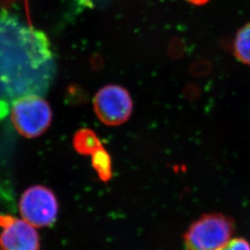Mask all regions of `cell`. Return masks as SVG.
<instances>
[{"mask_svg":"<svg viewBox=\"0 0 250 250\" xmlns=\"http://www.w3.org/2000/svg\"><path fill=\"white\" fill-rule=\"evenodd\" d=\"M188 2H191L193 4L202 5L204 4L206 2H208L209 0H187Z\"/></svg>","mask_w":250,"mask_h":250,"instance_id":"cell-12","label":"cell"},{"mask_svg":"<svg viewBox=\"0 0 250 250\" xmlns=\"http://www.w3.org/2000/svg\"><path fill=\"white\" fill-rule=\"evenodd\" d=\"M16 0H0V4L8 6V5L12 4V2H14Z\"/></svg>","mask_w":250,"mask_h":250,"instance_id":"cell-13","label":"cell"},{"mask_svg":"<svg viewBox=\"0 0 250 250\" xmlns=\"http://www.w3.org/2000/svg\"><path fill=\"white\" fill-rule=\"evenodd\" d=\"M234 55L242 63L250 66V23L236 33L233 42Z\"/></svg>","mask_w":250,"mask_h":250,"instance_id":"cell-8","label":"cell"},{"mask_svg":"<svg viewBox=\"0 0 250 250\" xmlns=\"http://www.w3.org/2000/svg\"><path fill=\"white\" fill-rule=\"evenodd\" d=\"M217 250H250V244L245 239H232Z\"/></svg>","mask_w":250,"mask_h":250,"instance_id":"cell-10","label":"cell"},{"mask_svg":"<svg viewBox=\"0 0 250 250\" xmlns=\"http://www.w3.org/2000/svg\"><path fill=\"white\" fill-rule=\"evenodd\" d=\"M50 43L42 31L0 14V106L26 95L47 92L55 76Z\"/></svg>","mask_w":250,"mask_h":250,"instance_id":"cell-1","label":"cell"},{"mask_svg":"<svg viewBox=\"0 0 250 250\" xmlns=\"http://www.w3.org/2000/svg\"><path fill=\"white\" fill-rule=\"evenodd\" d=\"M19 209L25 221L36 228H44L55 222L59 205L51 189L35 186L28 188L21 196Z\"/></svg>","mask_w":250,"mask_h":250,"instance_id":"cell-4","label":"cell"},{"mask_svg":"<svg viewBox=\"0 0 250 250\" xmlns=\"http://www.w3.org/2000/svg\"><path fill=\"white\" fill-rule=\"evenodd\" d=\"M94 1L95 0H75L77 7H80L81 9L92 7V5L94 4Z\"/></svg>","mask_w":250,"mask_h":250,"instance_id":"cell-11","label":"cell"},{"mask_svg":"<svg viewBox=\"0 0 250 250\" xmlns=\"http://www.w3.org/2000/svg\"><path fill=\"white\" fill-rule=\"evenodd\" d=\"M0 246L2 250H39L40 241L34 227L24 220L0 215Z\"/></svg>","mask_w":250,"mask_h":250,"instance_id":"cell-6","label":"cell"},{"mask_svg":"<svg viewBox=\"0 0 250 250\" xmlns=\"http://www.w3.org/2000/svg\"><path fill=\"white\" fill-rule=\"evenodd\" d=\"M11 118L20 135L32 139L47 130L52 121V111L39 95H26L12 102Z\"/></svg>","mask_w":250,"mask_h":250,"instance_id":"cell-2","label":"cell"},{"mask_svg":"<svg viewBox=\"0 0 250 250\" xmlns=\"http://www.w3.org/2000/svg\"><path fill=\"white\" fill-rule=\"evenodd\" d=\"M92 165L102 181L107 182L111 178V161L104 147L92 155Z\"/></svg>","mask_w":250,"mask_h":250,"instance_id":"cell-9","label":"cell"},{"mask_svg":"<svg viewBox=\"0 0 250 250\" xmlns=\"http://www.w3.org/2000/svg\"><path fill=\"white\" fill-rule=\"evenodd\" d=\"M93 108L102 123L119 125L130 118L133 102L130 93L118 85H107L97 92L93 99Z\"/></svg>","mask_w":250,"mask_h":250,"instance_id":"cell-5","label":"cell"},{"mask_svg":"<svg viewBox=\"0 0 250 250\" xmlns=\"http://www.w3.org/2000/svg\"><path fill=\"white\" fill-rule=\"evenodd\" d=\"M233 224L221 214L203 215L185 235L187 250H217L231 238Z\"/></svg>","mask_w":250,"mask_h":250,"instance_id":"cell-3","label":"cell"},{"mask_svg":"<svg viewBox=\"0 0 250 250\" xmlns=\"http://www.w3.org/2000/svg\"><path fill=\"white\" fill-rule=\"evenodd\" d=\"M73 145L78 153L84 156H92L104 147L96 133L86 128L76 132L74 136Z\"/></svg>","mask_w":250,"mask_h":250,"instance_id":"cell-7","label":"cell"}]
</instances>
